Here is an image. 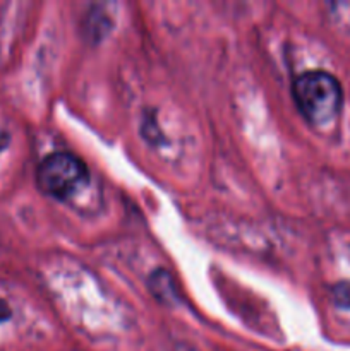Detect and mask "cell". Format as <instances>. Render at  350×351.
I'll list each match as a JSON object with an SVG mask.
<instances>
[{
  "instance_id": "cell-1",
  "label": "cell",
  "mask_w": 350,
  "mask_h": 351,
  "mask_svg": "<svg viewBox=\"0 0 350 351\" xmlns=\"http://www.w3.org/2000/svg\"><path fill=\"white\" fill-rule=\"evenodd\" d=\"M292 95L301 115L316 127L331 123L343 105L338 79L325 71H309L299 75L292 86Z\"/></svg>"
},
{
  "instance_id": "cell-2",
  "label": "cell",
  "mask_w": 350,
  "mask_h": 351,
  "mask_svg": "<svg viewBox=\"0 0 350 351\" xmlns=\"http://www.w3.org/2000/svg\"><path fill=\"white\" fill-rule=\"evenodd\" d=\"M89 171L84 161L69 151H57L40 161L36 185L45 195L65 201L88 182Z\"/></svg>"
},
{
  "instance_id": "cell-3",
  "label": "cell",
  "mask_w": 350,
  "mask_h": 351,
  "mask_svg": "<svg viewBox=\"0 0 350 351\" xmlns=\"http://www.w3.org/2000/svg\"><path fill=\"white\" fill-rule=\"evenodd\" d=\"M333 298L335 304L342 308H350V283L343 281L333 288Z\"/></svg>"
},
{
  "instance_id": "cell-4",
  "label": "cell",
  "mask_w": 350,
  "mask_h": 351,
  "mask_svg": "<svg viewBox=\"0 0 350 351\" xmlns=\"http://www.w3.org/2000/svg\"><path fill=\"white\" fill-rule=\"evenodd\" d=\"M10 317H12V308L3 298H0V322H7Z\"/></svg>"
},
{
  "instance_id": "cell-5",
  "label": "cell",
  "mask_w": 350,
  "mask_h": 351,
  "mask_svg": "<svg viewBox=\"0 0 350 351\" xmlns=\"http://www.w3.org/2000/svg\"><path fill=\"white\" fill-rule=\"evenodd\" d=\"M7 143H9V136L7 134H0V151L7 146Z\"/></svg>"
}]
</instances>
